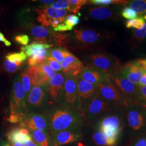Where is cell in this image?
I'll use <instances>...</instances> for the list:
<instances>
[{
	"label": "cell",
	"instance_id": "7a4b0ae2",
	"mask_svg": "<svg viewBox=\"0 0 146 146\" xmlns=\"http://www.w3.org/2000/svg\"><path fill=\"white\" fill-rule=\"evenodd\" d=\"M51 135L66 130L81 131L87 122L78 110L63 106H51L44 113Z\"/></svg>",
	"mask_w": 146,
	"mask_h": 146
},
{
	"label": "cell",
	"instance_id": "b9f144b4",
	"mask_svg": "<svg viewBox=\"0 0 146 146\" xmlns=\"http://www.w3.org/2000/svg\"><path fill=\"white\" fill-rule=\"evenodd\" d=\"M15 41L23 46H27L30 41L29 36L27 34H19L15 37Z\"/></svg>",
	"mask_w": 146,
	"mask_h": 146
},
{
	"label": "cell",
	"instance_id": "f1b7e54d",
	"mask_svg": "<svg viewBox=\"0 0 146 146\" xmlns=\"http://www.w3.org/2000/svg\"><path fill=\"white\" fill-rule=\"evenodd\" d=\"M125 6L135 11L139 17L146 13V0L128 1Z\"/></svg>",
	"mask_w": 146,
	"mask_h": 146
},
{
	"label": "cell",
	"instance_id": "60d3db41",
	"mask_svg": "<svg viewBox=\"0 0 146 146\" xmlns=\"http://www.w3.org/2000/svg\"><path fill=\"white\" fill-rule=\"evenodd\" d=\"M128 146H146V133L131 140Z\"/></svg>",
	"mask_w": 146,
	"mask_h": 146
},
{
	"label": "cell",
	"instance_id": "8fae6325",
	"mask_svg": "<svg viewBox=\"0 0 146 146\" xmlns=\"http://www.w3.org/2000/svg\"><path fill=\"white\" fill-rule=\"evenodd\" d=\"M67 75L60 72L50 79L46 86L50 104L52 106H62L64 98V84Z\"/></svg>",
	"mask_w": 146,
	"mask_h": 146
},
{
	"label": "cell",
	"instance_id": "3957f363",
	"mask_svg": "<svg viewBox=\"0 0 146 146\" xmlns=\"http://www.w3.org/2000/svg\"><path fill=\"white\" fill-rule=\"evenodd\" d=\"M125 109H120L106 115L95 122L94 129L104 133L110 139L118 143L124 128L126 127Z\"/></svg>",
	"mask_w": 146,
	"mask_h": 146
},
{
	"label": "cell",
	"instance_id": "7bdbcfd3",
	"mask_svg": "<svg viewBox=\"0 0 146 146\" xmlns=\"http://www.w3.org/2000/svg\"><path fill=\"white\" fill-rule=\"evenodd\" d=\"M54 31L56 32H64V31H69V28L67 25L63 22L60 23L58 26L56 27L54 29H52Z\"/></svg>",
	"mask_w": 146,
	"mask_h": 146
},
{
	"label": "cell",
	"instance_id": "836d02e7",
	"mask_svg": "<svg viewBox=\"0 0 146 146\" xmlns=\"http://www.w3.org/2000/svg\"><path fill=\"white\" fill-rule=\"evenodd\" d=\"M22 64L23 63H15L11 62L5 58L3 66L5 72H7V73L13 74L20 70L22 67Z\"/></svg>",
	"mask_w": 146,
	"mask_h": 146
},
{
	"label": "cell",
	"instance_id": "5b68a950",
	"mask_svg": "<svg viewBox=\"0 0 146 146\" xmlns=\"http://www.w3.org/2000/svg\"><path fill=\"white\" fill-rule=\"evenodd\" d=\"M125 121L131 140L146 133V117L144 107L137 104L129 105L125 110Z\"/></svg>",
	"mask_w": 146,
	"mask_h": 146
},
{
	"label": "cell",
	"instance_id": "7402d4cb",
	"mask_svg": "<svg viewBox=\"0 0 146 146\" xmlns=\"http://www.w3.org/2000/svg\"><path fill=\"white\" fill-rule=\"evenodd\" d=\"M52 139L56 142L58 146L80 141L82 138L81 131L66 130L61 131L56 134L51 135Z\"/></svg>",
	"mask_w": 146,
	"mask_h": 146
},
{
	"label": "cell",
	"instance_id": "d6a6232c",
	"mask_svg": "<svg viewBox=\"0 0 146 146\" xmlns=\"http://www.w3.org/2000/svg\"><path fill=\"white\" fill-rule=\"evenodd\" d=\"M19 74L21 78V82L26 92L27 100L28 95L29 94L32 88L31 81L27 73V69L22 70Z\"/></svg>",
	"mask_w": 146,
	"mask_h": 146
},
{
	"label": "cell",
	"instance_id": "4fadbf2b",
	"mask_svg": "<svg viewBox=\"0 0 146 146\" xmlns=\"http://www.w3.org/2000/svg\"><path fill=\"white\" fill-rule=\"evenodd\" d=\"M62 106L80 111L77 82L76 78L71 76H67L64 82Z\"/></svg>",
	"mask_w": 146,
	"mask_h": 146
},
{
	"label": "cell",
	"instance_id": "f5cc1de1",
	"mask_svg": "<svg viewBox=\"0 0 146 146\" xmlns=\"http://www.w3.org/2000/svg\"><path fill=\"white\" fill-rule=\"evenodd\" d=\"M141 17H142L144 20H146V14H145L144 15H143Z\"/></svg>",
	"mask_w": 146,
	"mask_h": 146
},
{
	"label": "cell",
	"instance_id": "2e32d148",
	"mask_svg": "<svg viewBox=\"0 0 146 146\" xmlns=\"http://www.w3.org/2000/svg\"><path fill=\"white\" fill-rule=\"evenodd\" d=\"M19 125L26 128L29 131L39 129L49 133L47 116L44 113H27Z\"/></svg>",
	"mask_w": 146,
	"mask_h": 146
},
{
	"label": "cell",
	"instance_id": "4dcf8cb0",
	"mask_svg": "<svg viewBox=\"0 0 146 146\" xmlns=\"http://www.w3.org/2000/svg\"><path fill=\"white\" fill-rule=\"evenodd\" d=\"M27 58V56L23 51H21L20 52H9L5 56V59L15 63H23L26 60Z\"/></svg>",
	"mask_w": 146,
	"mask_h": 146
},
{
	"label": "cell",
	"instance_id": "9a60e30c",
	"mask_svg": "<svg viewBox=\"0 0 146 146\" xmlns=\"http://www.w3.org/2000/svg\"><path fill=\"white\" fill-rule=\"evenodd\" d=\"M52 47V46L48 44L33 43L21 47V49L27 56L34 58L39 66L46 61L47 58L49 56V49Z\"/></svg>",
	"mask_w": 146,
	"mask_h": 146
},
{
	"label": "cell",
	"instance_id": "484cf974",
	"mask_svg": "<svg viewBox=\"0 0 146 146\" xmlns=\"http://www.w3.org/2000/svg\"><path fill=\"white\" fill-rule=\"evenodd\" d=\"M38 67L40 69V86H46L55 74V72L48 66L46 62L43 63Z\"/></svg>",
	"mask_w": 146,
	"mask_h": 146
},
{
	"label": "cell",
	"instance_id": "d590c367",
	"mask_svg": "<svg viewBox=\"0 0 146 146\" xmlns=\"http://www.w3.org/2000/svg\"><path fill=\"white\" fill-rule=\"evenodd\" d=\"M80 21L79 16L75 14H69L66 16L63 22L68 27L69 31H71L74 27L78 25Z\"/></svg>",
	"mask_w": 146,
	"mask_h": 146
},
{
	"label": "cell",
	"instance_id": "d6986e66",
	"mask_svg": "<svg viewBox=\"0 0 146 146\" xmlns=\"http://www.w3.org/2000/svg\"><path fill=\"white\" fill-rule=\"evenodd\" d=\"M54 32L52 28L42 26L33 25L29 27V34L33 43L51 45Z\"/></svg>",
	"mask_w": 146,
	"mask_h": 146
},
{
	"label": "cell",
	"instance_id": "db71d44e",
	"mask_svg": "<svg viewBox=\"0 0 146 146\" xmlns=\"http://www.w3.org/2000/svg\"><path fill=\"white\" fill-rule=\"evenodd\" d=\"M144 108H145V115H146V106L144 107Z\"/></svg>",
	"mask_w": 146,
	"mask_h": 146
},
{
	"label": "cell",
	"instance_id": "f6af8a7d",
	"mask_svg": "<svg viewBox=\"0 0 146 146\" xmlns=\"http://www.w3.org/2000/svg\"><path fill=\"white\" fill-rule=\"evenodd\" d=\"M0 42L3 43L7 47H10L11 45V43L5 38V35L1 31H0Z\"/></svg>",
	"mask_w": 146,
	"mask_h": 146
},
{
	"label": "cell",
	"instance_id": "74e56055",
	"mask_svg": "<svg viewBox=\"0 0 146 146\" xmlns=\"http://www.w3.org/2000/svg\"><path fill=\"white\" fill-rule=\"evenodd\" d=\"M136 104L143 107L146 106V86H139Z\"/></svg>",
	"mask_w": 146,
	"mask_h": 146
},
{
	"label": "cell",
	"instance_id": "4316f807",
	"mask_svg": "<svg viewBox=\"0 0 146 146\" xmlns=\"http://www.w3.org/2000/svg\"><path fill=\"white\" fill-rule=\"evenodd\" d=\"M92 134V139L95 145L97 146H116V144L111 140L102 131L94 129Z\"/></svg>",
	"mask_w": 146,
	"mask_h": 146
},
{
	"label": "cell",
	"instance_id": "ffe728a7",
	"mask_svg": "<svg viewBox=\"0 0 146 146\" xmlns=\"http://www.w3.org/2000/svg\"><path fill=\"white\" fill-rule=\"evenodd\" d=\"M61 67L62 72L67 76L76 78L82 72L84 65V62L73 54L64 59L61 63Z\"/></svg>",
	"mask_w": 146,
	"mask_h": 146
},
{
	"label": "cell",
	"instance_id": "bcb514c9",
	"mask_svg": "<svg viewBox=\"0 0 146 146\" xmlns=\"http://www.w3.org/2000/svg\"><path fill=\"white\" fill-rule=\"evenodd\" d=\"M138 86H146V73L143 72L141 78L139 80Z\"/></svg>",
	"mask_w": 146,
	"mask_h": 146
},
{
	"label": "cell",
	"instance_id": "cb8c5ba5",
	"mask_svg": "<svg viewBox=\"0 0 146 146\" xmlns=\"http://www.w3.org/2000/svg\"><path fill=\"white\" fill-rule=\"evenodd\" d=\"M32 140L38 146H51L52 138L51 134L46 131L35 129L30 131Z\"/></svg>",
	"mask_w": 146,
	"mask_h": 146
},
{
	"label": "cell",
	"instance_id": "7dc6e473",
	"mask_svg": "<svg viewBox=\"0 0 146 146\" xmlns=\"http://www.w3.org/2000/svg\"><path fill=\"white\" fill-rule=\"evenodd\" d=\"M24 146H38L32 139L27 140L23 143Z\"/></svg>",
	"mask_w": 146,
	"mask_h": 146
},
{
	"label": "cell",
	"instance_id": "7c38bea8",
	"mask_svg": "<svg viewBox=\"0 0 146 146\" xmlns=\"http://www.w3.org/2000/svg\"><path fill=\"white\" fill-rule=\"evenodd\" d=\"M99 94L105 100L120 108L126 109L129 106L119 90L110 81L100 85Z\"/></svg>",
	"mask_w": 146,
	"mask_h": 146
},
{
	"label": "cell",
	"instance_id": "d4e9b609",
	"mask_svg": "<svg viewBox=\"0 0 146 146\" xmlns=\"http://www.w3.org/2000/svg\"><path fill=\"white\" fill-rule=\"evenodd\" d=\"M146 38V23L143 27L139 29H135L132 31L128 44L132 50H134Z\"/></svg>",
	"mask_w": 146,
	"mask_h": 146
},
{
	"label": "cell",
	"instance_id": "f907efd6",
	"mask_svg": "<svg viewBox=\"0 0 146 146\" xmlns=\"http://www.w3.org/2000/svg\"><path fill=\"white\" fill-rule=\"evenodd\" d=\"M1 146H11V145L9 144V143L5 140H3V141L1 143Z\"/></svg>",
	"mask_w": 146,
	"mask_h": 146
},
{
	"label": "cell",
	"instance_id": "c3c4849f",
	"mask_svg": "<svg viewBox=\"0 0 146 146\" xmlns=\"http://www.w3.org/2000/svg\"><path fill=\"white\" fill-rule=\"evenodd\" d=\"M5 135V133H4V129L2 127H0V146L1 145V143L3 141V138Z\"/></svg>",
	"mask_w": 146,
	"mask_h": 146
},
{
	"label": "cell",
	"instance_id": "277c9868",
	"mask_svg": "<svg viewBox=\"0 0 146 146\" xmlns=\"http://www.w3.org/2000/svg\"><path fill=\"white\" fill-rule=\"evenodd\" d=\"M86 64L84 67L97 68L110 76L119 71L121 67V61L115 56L104 50H96L88 52L86 56Z\"/></svg>",
	"mask_w": 146,
	"mask_h": 146
},
{
	"label": "cell",
	"instance_id": "e0dca14e",
	"mask_svg": "<svg viewBox=\"0 0 146 146\" xmlns=\"http://www.w3.org/2000/svg\"><path fill=\"white\" fill-rule=\"evenodd\" d=\"M78 76L87 83L93 85L100 86L110 81L108 74L92 67H84Z\"/></svg>",
	"mask_w": 146,
	"mask_h": 146
},
{
	"label": "cell",
	"instance_id": "f35d334b",
	"mask_svg": "<svg viewBox=\"0 0 146 146\" xmlns=\"http://www.w3.org/2000/svg\"><path fill=\"white\" fill-rule=\"evenodd\" d=\"M50 7L52 8L58 10H68L69 7V0H58L54 1Z\"/></svg>",
	"mask_w": 146,
	"mask_h": 146
},
{
	"label": "cell",
	"instance_id": "6da1fadb",
	"mask_svg": "<svg viewBox=\"0 0 146 146\" xmlns=\"http://www.w3.org/2000/svg\"><path fill=\"white\" fill-rule=\"evenodd\" d=\"M68 34L69 42L67 48L88 52L104 50L116 40L113 33L88 27L74 28Z\"/></svg>",
	"mask_w": 146,
	"mask_h": 146
},
{
	"label": "cell",
	"instance_id": "ac0fdd59",
	"mask_svg": "<svg viewBox=\"0 0 146 146\" xmlns=\"http://www.w3.org/2000/svg\"><path fill=\"white\" fill-rule=\"evenodd\" d=\"M88 15L92 19L103 21L106 20H114L117 19L119 14L114 7L94 5L87 8Z\"/></svg>",
	"mask_w": 146,
	"mask_h": 146
},
{
	"label": "cell",
	"instance_id": "52a82bcc",
	"mask_svg": "<svg viewBox=\"0 0 146 146\" xmlns=\"http://www.w3.org/2000/svg\"><path fill=\"white\" fill-rule=\"evenodd\" d=\"M120 109L103 99L99 93L89 105L84 117L87 124L93 125L105 116Z\"/></svg>",
	"mask_w": 146,
	"mask_h": 146
},
{
	"label": "cell",
	"instance_id": "ba28073f",
	"mask_svg": "<svg viewBox=\"0 0 146 146\" xmlns=\"http://www.w3.org/2000/svg\"><path fill=\"white\" fill-rule=\"evenodd\" d=\"M10 110L26 114L27 97L21 82L19 74H16L12 80L10 90Z\"/></svg>",
	"mask_w": 146,
	"mask_h": 146
},
{
	"label": "cell",
	"instance_id": "e575fe53",
	"mask_svg": "<svg viewBox=\"0 0 146 146\" xmlns=\"http://www.w3.org/2000/svg\"><path fill=\"white\" fill-rule=\"evenodd\" d=\"M145 23V20L141 17H137L133 19L128 20L125 21V26L127 28H135L139 29L142 28Z\"/></svg>",
	"mask_w": 146,
	"mask_h": 146
},
{
	"label": "cell",
	"instance_id": "9c48e42d",
	"mask_svg": "<svg viewBox=\"0 0 146 146\" xmlns=\"http://www.w3.org/2000/svg\"><path fill=\"white\" fill-rule=\"evenodd\" d=\"M110 82L119 90L129 105L136 104L139 86L124 78L119 71L110 76Z\"/></svg>",
	"mask_w": 146,
	"mask_h": 146
},
{
	"label": "cell",
	"instance_id": "603a6c76",
	"mask_svg": "<svg viewBox=\"0 0 146 146\" xmlns=\"http://www.w3.org/2000/svg\"><path fill=\"white\" fill-rule=\"evenodd\" d=\"M7 141L8 142L12 141L20 142L23 143L27 140L32 139L30 131L26 128L20 125L11 127L5 134Z\"/></svg>",
	"mask_w": 146,
	"mask_h": 146
},
{
	"label": "cell",
	"instance_id": "ee69618b",
	"mask_svg": "<svg viewBox=\"0 0 146 146\" xmlns=\"http://www.w3.org/2000/svg\"><path fill=\"white\" fill-rule=\"evenodd\" d=\"M136 62L140 66L144 72L146 73V58H140L136 60Z\"/></svg>",
	"mask_w": 146,
	"mask_h": 146
},
{
	"label": "cell",
	"instance_id": "83f0119b",
	"mask_svg": "<svg viewBox=\"0 0 146 146\" xmlns=\"http://www.w3.org/2000/svg\"><path fill=\"white\" fill-rule=\"evenodd\" d=\"M72 55H73L72 52L63 47L52 48L49 49V56H52L60 63L62 62L65 58Z\"/></svg>",
	"mask_w": 146,
	"mask_h": 146
},
{
	"label": "cell",
	"instance_id": "5bb4252c",
	"mask_svg": "<svg viewBox=\"0 0 146 146\" xmlns=\"http://www.w3.org/2000/svg\"><path fill=\"white\" fill-rule=\"evenodd\" d=\"M37 20L45 27H50L51 22L53 20H60L63 22L69 13L67 10H58L52 7H45L37 8Z\"/></svg>",
	"mask_w": 146,
	"mask_h": 146
},
{
	"label": "cell",
	"instance_id": "8d00e7d4",
	"mask_svg": "<svg viewBox=\"0 0 146 146\" xmlns=\"http://www.w3.org/2000/svg\"><path fill=\"white\" fill-rule=\"evenodd\" d=\"M121 15L126 19H133L138 17L135 11L128 7H124L120 13Z\"/></svg>",
	"mask_w": 146,
	"mask_h": 146
},
{
	"label": "cell",
	"instance_id": "8992f818",
	"mask_svg": "<svg viewBox=\"0 0 146 146\" xmlns=\"http://www.w3.org/2000/svg\"><path fill=\"white\" fill-rule=\"evenodd\" d=\"M51 106L46 86H33L27 100V112L44 114Z\"/></svg>",
	"mask_w": 146,
	"mask_h": 146
},
{
	"label": "cell",
	"instance_id": "30bf717a",
	"mask_svg": "<svg viewBox=\"0 0 146 146\" xmlns=\"http://www.w3.org/2000/svg\"><path fill=\"white\" fill-rule=\"evenodd\" d=\"M76 80L78 90L80 111L84 116L89 105L99 93L100 86L88 84L78 76L76 78Z\"/></svg>",
	"mask_w": 146,
	"mask_h": 146
},
{
	"label": "cell",
	"instance_id": "1f68e13d",
	"mask_svg": "<svg viewBox=\"0 0 146 146\" xmlns=\"http://www.w3.org/2000/svg\"><path fill=\"white\" fill-rule=\"evenodd\" d=\"M86 5H89V2L88 0H69L68 11L69 13L76 14L78 13L83 6Z\"/></svg>",
	"mask_w": 146,
	"mask_h": 146
},
{
	"label": "cell",
	"instance_id": "ab89813d",
	"mask_svg": "<svg viewBox=\"0 0 146 146\" xmlns=\"http://www.w3.org/2000/svg\"><path fill=\"white\" fill-rule=\"evenodd\" d=\"M46 62L48 64V66L54 71H56L58 72H62L61 64L58 62L55 59H54L52 56H49L47 58Z\"/></svg>",
	"mask_w": 146,
	"mask_h": 146
},
{
	"label": "cell",
	"instance_id": "44dd1931",
	"mask_svg": "<svg viewBox=\"0 0 146 146\" xmlns=\"http://www.w3.org/2000/svg\"><path fill=\"white\" fill-rule=\"evenodd\" d=\"M119 72L124 78L137 85L144 72L136 61L121 66Z\"/></svg>",
	"mask_w": 146,
	"mask_h": 146
},
{
	"label": "cell",
	"instance_id": "681fc988",
	"mask_svg": "<svg viewBox=\"0 0 146 146\" xmlns=\"http://www.w3.org/2000/svg\"><path fill=\"white\" fill-rule=\"evenodd\" d=\"M11 146H24L23 143L20 142H16V141H12L9 142Z\"/></svg>",
	"mask_w": 146,
	"mask_h": 146
},
{
	"label": "cell",
	"instance_id": "f546056e",
	"mask_svg": "<svg viewBox=\"0 0 146 146\" xmlns=\"http://www.w3.org/2000/svg\"><path fill=\"white\" fill-rule=\"evenodd\" d=\"M33 86H40V69L38 67H29L26 69Z\"/></svg>",
	"mask_w": 146,
	"mask_h": 146
},
{
	"label": "cell",
	"instance_id": "816d5d0a",
	"mask_svg": "<svg viewBox=\"0 0 146 146\" xmlns=\"http://www.w3.org/2000/svg\"><path fill=\"white\" fill-rule=\"evenodd\" d=\"M51 146H58L57 143H56V142L54 141L53 139H52V144Z\"/></svg>",
	"mask_w": 146,
	"mask_h": 146
}]
</instances>
